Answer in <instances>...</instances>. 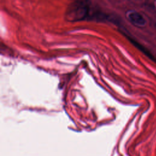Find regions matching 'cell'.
<instances>
[{
	"label": "cell",
	"mask_w": 156,
	"mask_h": 156,
	"mask_svg": "<svg viewBox=\"0 0 156 156\" xmlns=\"http://www.w3.org/2000/svg\"><path fill=\"white\" fill-rule=\"evenodd\" d=\"M128 39L134 45H135L138 50H140L142 52H143L145 55H146V56H148L151 59H152L153 61H155L154 57L153 56V55L146 49V48H145L143 45H142L140 44H139L138 42H137V41H136L134 39H131V37H128Z\"/></svg>",
	"instance_id": "obj_2"
},
{
	"label": "cell",
	"mask_w": 156,
	"mask_h": 156,
	"mask_svg": "<svg viewBox=\"0 0 156 156\" xmlns=\"http://www.w3.org/2000/svg\"><path fill=\"white\" fill-rule=\"evenodd\" d=\"M127 20L134 26L143 27L146 23V21L139 12L136 11H129L126 14Z\"/></svg>",
	"instance_id": "obj_1"
},
{
	"label": "cell",
	"mask_w": 156,
	"mask_h": 156,
	"mask_svg": "<svg viewBox=\"0 0 156 156\" xmlns=\"http://www.w3.org/2000/svg\"><path fill=\"white\" fill-rule=\"evenodd\" d=\"M155 28H156V23H155Z\"/></svg>",
	"instance_id": "obj_3"
}]
</instances>
